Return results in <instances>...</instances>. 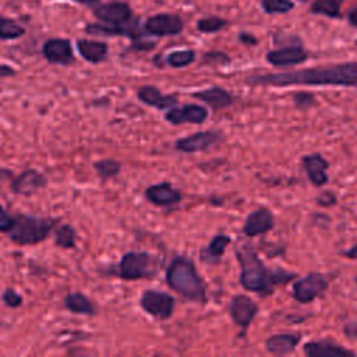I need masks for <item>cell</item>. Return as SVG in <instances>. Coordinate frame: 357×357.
<instances>
[{"mask_svg": "<svg viewBox=\"0 0 357 357\" xmlns=\"http://www.w3.org/2000/svg\"><path fill=\"white\" fill-rule=\"evenodd\" d=\"M165 119L174 126H180L184 123L202 124L208 119V110L198 103H185L183 106L170 107L166 112Z\"/></svg>", "mask_w": 357, "mask_h": 357, "instance_id": "12", "label": "cell"}, {"mask_svg": "<svg viewBox=\"0 0 357 357\" xmlns=\"http://www.w3.org/2000/svg\"><path fill=\"white\" fill-rule=\"evenodd\" d=\"M57 222L59 219L56 218L17 213L15 222L7 234L18 245H35L49 237Z\"/></svg>", "mask_w": 357, "mask_h": 357, "instance_id": "4", "label": "cell"}, {"mask_svg": "<svg viewBox=\"0 0 357 357\" xmlns=\"http://www.w3.org/2000/svg\"><path fill=\"white\" fill-rule=\"evenodd\" d=\"M293 102H294L296 107L300 109V110H307V109L312 107L317 103L315 96L311 92H304V91L294 93Z\"/></svg>", "mask_w": 357, "mask_h": 357, "instance_id": "33", "label": "cell"}, {"mask_svg": "<svg viewBox=\"0 0 357 357\" xmlns=\"http://www.w3.org/2000/svg\"><path fill=\"white\" fill-rule=\"evenodd\" d=\"M192 98L202 100L213 110H222L234 103V96L222 86H211L192 93Z\"/></svg>", "mask_w": 357, "mask_h": 357, "instance_id": "20", "label": "cell"}, {"mask_svg": "<svg viewBox=\"0 0 357 357\" xmlns=\"http://www.w3.org/2000/svg\"><path fill=\"white\" fill-rule=\"evenodd\" d=\"M11 177H13V172L11 170L0 167V181H3L6 178H11Z\"/></svg>", "mask_w": 357, "mask_h": 357, "instance_id": "44", "label": "cell"}, {"mask_svg": "<svg viewBox=\"0 0 357 357\" xmlns=\"http://www.w3.org/2000/svg\"><path fill=\"white\" fill-rule=\"evenodd\" d=\"M342 255L346 257V258H349V259H357V243L353 244L350 248L344 250V251L342 252Z\"/></svg>", "mask_w": 357, "mask_h": 357, "instance_id": "43", "label": "cell"}, {"mask_svg": "<svg viewBox=\"0 0 357 357\" xmlns=\"http://www.w3.org/2000/svg\"><path fill=\"white\" fill-rule=\"evenodd\" d=\"M346 18H347V21H349L350 25H353V26L357 28V6L353 7V8H350V10L347 11Z\"/></svg>", "mask_w": 357, "mask_h": 357, "instance_id": "42", "label": "cell"}, {"mask_svg": "<svg viewBox=\"0 0 357 357\" xmlns=\"http://www.w3.org/2000/svg\"><path fill=\"white\" fill-rule=\"evenodd\" d=\"M64 305L68 311L74 312V314H79V315H95L96 308L93 305V303L82 293L79 291H74V293H68L64 298Z\"/></svg>", "mask_w": 357, "mask_h": 357, "instance_id": "25", "label": "cell"}, {"mask_svg": "<svg viewBox=\"0 0 357 357\" xmlns=\"http://www.w3.org/2000/svg\"><path fill=\"white\" fill-rule=\"evenodd\" d=\"M195 60V52L192 49H180L170 52L166 56V64L173 68H183L192 64Z\"/></svg>", "mask_w": 357, "mask_h": 357, "instance_id": "29", "label": "cell"}, {"mask_svg": "<svg viewBox=\"0 0 357 357\" xmlns=\"http://www.w3.org/2000/svg\"><path fill=\"white\" fill-rule=\"evenodd\" d=\"M204 61L211 64H226L230 61V57L223 52H209L204 54Z\"/></svg>", "mask_w": 357, "mask_h": 357, "instance_id": "37", "label": "cell"}, {"mask_svg": "<svg viewBox=\"0 0 357 357\" xmlns=\"http://www.w3.org/2000/svg\"><path fill=\"white\" fill-rule=\"evenodd\" d=\"M15 222V215H11L3 205H0V233H8Z\"/></svg>", "mask_w": 357, "mask_h": 357, "instance_id": "35", "label": "cell"}, {"mask_svg": "<svg viewBox=\"0 0 357 357\" xmlns=\"http://www.w3.org/2000/svg\"><path fill=\"white\" fill-rule=\"evenodd\" d=\"M145 36H146V35L131 40V49L138 50V52H148V50H152V49L156 46V42H155V40H149V39H146Z\"/></svg>", "mask_w": 357, "mask_h": 357, "instance_id": "36", "label": "cell"}, {"mask_svg": "<svg viewBox=\"0 0 357 357\" xmlns=\"http://www.w3.org/2000/svg\"><path fill=\"white\" fill-rule=\"evenodd\" d=\"M300 333H276L265 340V347L272 354H289L294 351L300 342Z\"/></svg>", "mask_w": 357, "mask_h": 357, "instance_id": "23", "label": "cell"}, {"mask_svg": "<svg viewBox=\"0 0 357 357\" xmlns=\"http://www.w3.org/2000/svg\"><path fill=\"white\" fill-rule=\"evenodd\" d=\"M138 99L151 107H156L159 110L170 109L177 105V98L173 95H165L162 93L156 86L152 85H144L137 91Z\"/></svg>", "mask_w": 357, "mask_h": 357, "instance_id": "21", "label": "cell"}, {"mask_svg": "<svg viewBox=\"0 0 357 357\" xmlns=\"http://www.w3.org/2000/svg\"><path fill=\"white\" fill-rule=\"evenodd\" d=\"M275 226L273 213L268 208H257L245 218L243 225V234L247 237H255L271 231Z\"/></svg>", "mask_w": 357, "mask_h": 357, "instance_id": "16", "label": "cell"}, {"mask_svg": "<svg viewBox=\"0 0 357 357\" xmlns=\"http://www.w3.org/2000/svg\"><path fill=\"white\" fill-rule=\"evenodd\" d=\"M236 257L240 264V284L248 291L268 296L273 293L276 286L296 278L291 272L268 268L250 243L237 247Z\"/></svg>", "mask_w": 357, "mask_h": 357, "instance_id": "2", "label": "cell"}, {"mask_svg": "<svg viewBox=\"0 0 357 357\" xmlns=\"http://www.w3.org/2000/svg\"><path fill=\"white\" fill-rule=\"evenodd\" d=\"M146 199L156 206H172L181 201V192L170 183H159L149 185L145 190Z\"/></svg>", "mask_w": 357, "mask_h": 357, "instance_id": "18", "label": "cell"}, {"mask_svg": "<svg viewBox=\"0 0 357 357\" xmlns=\"http://www.w3.org/2000/svg\"><path fill=\"white\" fill-rule=\"evenodd\" d=\"M77 241V231L71 225H60L54 230V244L61 248H74Z\"/></svg>", "mask_w": 357, "mask_h": 357, "instance_id": "28", "label": "cell"}, {"mask_svg": "<svg viewBox=\"0 0 357 357\" xmlns=\"http://www.w3.org/2000/svg\"><path fill=\"white\" fill-rule=\"evenodd\" d=\"M343 1L344 0H314L310 6V13L328 18H339Z\"/></svg>", "mask_w": 357, "mask_h": 357, "instance_id": "26", "label": "cell"}, {"mask_svg": "<svg viewBox=\"0 0 357 357\" xmlns=\"http://www.w3.org/2000/svg\"><path fill=\"white\" fill-rule=\"evenodd\" d=\"M167 286L190 301L206 303V286L199 276L194 262L187 257L177 255L166 269Z\"/></svg>", "mask_w": 357, "mask_h": 357, "instance_id": "3", "label": "cell"}, {"mask_svg": "<svg viewBox=\"0 0 357 357\" xmlns=\"http://www.w3.org/2000/svg\"><path fill=\"white\" fill-rule=\"evenodd\" d=\"M356 283H357V278H356Z\"/></svg>", "mask_w": 357, "mask_h": 357, "instance_id": "47", "label": "cell"}, {"mask_svg": "<svg viewBox=\"0 0 357 357\" xmlns=\"http://www.w3.org/2000/svg\"><path fill=\"white\" fill-rule=\"evenodd\" d=\"M231 238L226 234H216L212 237V240L199 251V259L205 264L215 265L220 262L227 245L230 244Z\"/></svg>", "mask_w": 357, "mask_h": 357, "instance_id": "24", "label": "cell"}, {"mask_svg": "<svg viewBox=\"0 0 357 357\" xmlns=\"http://www.w3.org/2000/svg\"><path fill=\"white\" fill-rule=\"evenodd\" d=\"M92 13L100 22L116 26H130L138 20L134 15L130 4L124 1L96 3Z\"/></svg>", "mask_w": 357, "mask_h": 357, "instance_id": "6", "label": "cell"}, {"mask_svg": "<svg viewBox=\"0 0 357 357\" xmlns=\"http://www.w3.org/2000/svg\"><path fill=\"white\" fill-rule=\"evenodd\" d=\"M15 70L11 67V66H8V64H1L0 63V78H7V77H13V75H15Z\"/></svg>", "mask_w": 357, "mask_h": 357, "instance_id": "40", "label": "cell"}, {"mask_svg": "<svg viewBox=\"0 0 357 357\" xmlns=\"http://www.w3.org/2000/svg\"><path fill=\"white\" fill-rule=\"evenodd\" d=\"M265 59L273 67H291L304 63L308 59V53L300 45H290L268 52Z\"/></svg>", "mask_w": 357, "mask_h": 357, "instance_id": "14", "label": "cell"}, {"mask_svg": "<svg viewBox=\"0 0 357 357\" xmlns=\"http://www.w3.org/2000/svg\"><path fill=\"white\" fill-rule=\"evenodd\" d=\"M139 305L146 314L165 321L173 315L176 300L169 293L148 289L141 294Z\"/></svg>", "mask_w": 357, "mask_h": 357, "instance_id": "7", "label": "cell"}, {"mask_svg": "<svg viewBox=\"0 0 357 357\" xmlns=\"http://www.w3.org/2000/svg\"><path fill=\"white\" fill-rule=\"evenodd\" d=\"M77 50L82 56L84 60L92 64H99L106 60L109 53V46L106 42L93 40V39H78Z\"/></svg>", "mask_w": 357, "mask_h": 357, "instance_id": "22", "label": "cell"}, {"mask_svg": "<svg viewBox=\"0 0 357 357\" xmlns=\"http://www.w3.org/2000/svg\"><path fill=\"white\" fill-rule=\"evenodd\" d=\"M227 25V21L219 15L202 17L197 21V29L202 33H215L222 31Z\"/></svg>", "mask_w": 357, "mask_h": 357, "instance_id": "30", "label": "cell"}, {"mask_svg": "<svg viewBox=\"0 0 357 357\" xmlns=\"http://www.w3.org/2000/svg\"><path fill=\"white\" fill-rule=\"evenodd\" d=\"M328 287V278L322 273L312 272L293 283V297L301 304H308L325 293Z\"/></svg>", "mask_w": 357, "mask_h": 357, "instance_id": "9", "label": "cell"}, {"mask_svg": "<svg viewBox=\"0 0 357 357\" xmlns=\"http://www.w3.org/2000/svg\"><path fill=\"white\" fill-rule=\"evenodd\" d=\"M303 351L308 357H353L354 351L344 349L339 343L331 340L307 342L303 346Z\"/></svg>", "mask_w": 357, "mask_h": 357, "instance_id": "19", "label": "cell"}, {"mask_svg": "<svg viewBox=\"0 0 357 357\" xmlns=\"http://www.w3.org/2000/svg\"><path fill=\"white\" fill-rule=\"evenodd\" d=\"M47 185V178L43 173L36 169L28 167L22 170L11 181V191L18 195H33L35 192L43 190Z\"/></svg>", "mask_w": 357, "mask_h": 357, "instance_id": "11", "label": "cell"}, {"mask_svg": "<svg viewBox=\"0 0 357 357\" xmlns=\"http://www.w3.org/2000/svg\"><path fill=\"white\" fill-rule=\"evenodd\" d=\"M261 7L264 13L275 15L291 11L294 8V3L291 0H261Z\"/></svg>", "mask_w": 357, "mask_h": 357, "instance_id": "32", "label": "cell"}, {"mask_svg": "<svg viewBox=\"0 0 357 357\" xmlns=\"http://www.w3.org/2000/svg\"><path fill=\"white\" fill-rule=\"evenodd\" d=\"M93 169L99 174L100 178L107 180L120 173L121 165H120V162H117L114 159H102V160H98L93 163Z\"/></svg>", "mask_w": 357, "mask_h": 357, "instance_id": "31", "label": "cell"}, {"mask_svg": "<svg viewBox=\"0 0 357 357\" xmlns=\"http://www.w3.org/2000/svg\"><path fill=\"white\" fill-rule=\"evenodd\" d=\"M26 29L13 18L0 15V39L1 40H13L24 36Z\"/></svg>", "mask_w": 357, "mask_h": 357, "instance_id": "27", "label": "cell"}, {"mask_svg": "<svg viewBox=\"0 0 357 357\" xmlns=\"http://www.w3.org/2000/svg\"><path fill=\"white\" fill-rule=\"evenodd\" d=\"M238 39H240V42H243V43H245V45H255V43L258 42L255 36H252V35H250V33H247V32H241V33L238 35Z\"/></svg>", "mask_w": 357, "mask_h": 357, "instance_id": "41", "label": "cell"}, {"mask_svg": "<svg viewBox=\"0 0 357 357\" xmlns=\"http://www.w3.org/2000/svg\"><path fill=\"white\" fill-rule=\"evenodd\" d=\"M162 261L146 251H128L120 258L114 275L123 280L151 279L158 275Z\"/></svg>", "mask_w": 357, "mask_h": 357, "instance_id": "5", "label": "cell"}, {"mask_svg": "<svg viewBox=\"0 0 357 357\" xmlns=\"http://www.w3.org/2000/svg\"><path fill=\"white\" fill-rule=\"evenodd\" d=\"M297 1H300V3H312L314 0H297Z\"/></svg>", "mask_w": 357, "mask_h": 357, "instance_id": "46", "label": "cell"}, {"mask_svg": "<svg viewBox=\"0 0 357 357\" xmlns=\"http://www.w3.org/2000/svg\"><path fill=\"white\" fill-rule=\"evenodd\" d=\"M258 312V305L245 294H237L229 304V314L233 322L241 328H247Z\"/></svg>", "mask_w": 357, "mask_h": 357, "instance_id": "15", "label": "cell"}, {"mask_svg": "<svg viewBox=\"0 0 357 357\" xmlns=\"http://www.w3.org/2000/svg\"><path fill=\"white\" fill-rule=\"evenodd\" d=\"M73 1H75L78 4H84V6H93V4L99 3L100 0H73Z\"/></svg>", "mask_w": 357, "mask_h": 357, "instance_id": "45", "label": "cell"}, {"mask_svg": "<svg viewBox=\"0 0 357 357\" xmlns=\"http://www.w3.org/2000/svg\"><path fill=\"white\" fill-rule=\"evenodd\" d=\"M1 298H3V303H4L7 307H10V308H17V307H20V305L22 304V297H21V294L17 293V291H14L11 287H8V289L4 290Z\"/></svg>", "mask_w": 357, "mask_h": 357, "instance_id": "34", "label": "cell"}, {"mask_svg": "<svg viewBox=\"0 0 357 357\" xmlns=\"http://www.w3.org/2000/svg\"><path fill=\"white\" fill-rule=\"evenodd\" d=\"M317 201H318L319 205L331 206V205H333V204L336 202V195H335L333 192H331V191H324V192H321V194L318 195Z\"/></svg>", "mask_w": 357, "mask_h": 357, "instance_id": "38", "label": "cell"}, {"mask_svg": "<svg viewBox=\"0 0 357 357\" xmlns=\"http://www.w3.org/2000/svg\"><path fill=\"white\" fill-rule=\"evenodd\" d=\"M343 332L350 337H357V324L356 322H347L343 326Z\"/></svg>", "mask_w": 357, "mask_h": 357, "instance_id": "39", "label": "cell"}, {"mask_svg": "<svg viewBox=\"0 0 357 357\" xmlns=\"http://www.w3.org/2000/svg\"><path fill=\"white\" fill-rule=\"evenodd\" d=\"M142 28L149 36H156V38L174 36L183 32L184 21L177 14L159 13L148 17Z\"/></svg>", "mask_w": 357, "mask_h": 357, "instance_id": "8", "label": "cell"}, {"mask_svg": "<svg viewBox=\"0 0 357 357\" xmlns=\"http://www.w3.org/2000/svg\"><path fill=\"white\" fill-rule=\"evenodd\" d=\"M245 82L250 85H271V86H290V85L357 86V61L340 63L333 66H319V67L296 70V71L257 74V75L248 77Z\"/></svg>", "mask_w": 357, "mask_h": 357, "instance_id": "1", "label": "cell"}, {"mask_svg": "<svg viewBox=\"0 0 357 357\" xmlns=\"http://www.w3.org/2000/svg\"><path fill=\"white\" fill-rule=\"evenodd\" d=\"M42 54L50 64L70 66L75 61L71 42L66 38H50L42 46Z\"/></svg>", "mask_w": 357, "mask_h": 357, "instance_id": "10", "label": "cell"}, {"mask_svg": "<svg viewBox=\"0 0 357 357\" xmlns=\"http://www.w3.org/2000/svg\"><path fill=\"white\" fill-rule=\"evenodd\" d=\"M220 141H222V135L218 131H198L177 139L174 144V148L180 152L194 153V152L206 151L208 148H211L212 145Z\"/></svg>", "mask_w": 357, "mask_h": 357, "instance_id": "13", "label": "cell"}, {"mask_svg": "<svg viewBox=\"0 0 357 357\" xmlns=\"http://www.w3.org/2000/svg\"><path fill=\"white\" fill-rule=\"evenodd\" d=\"M301 166L307 173L308 180L315 187H322L328 183L329 162L321 153H308L301 158Z\"/></svg>", "mask_w": 357, "mask_h": 357, "instance_id": "17", "label": "cell"}]
</instances>
